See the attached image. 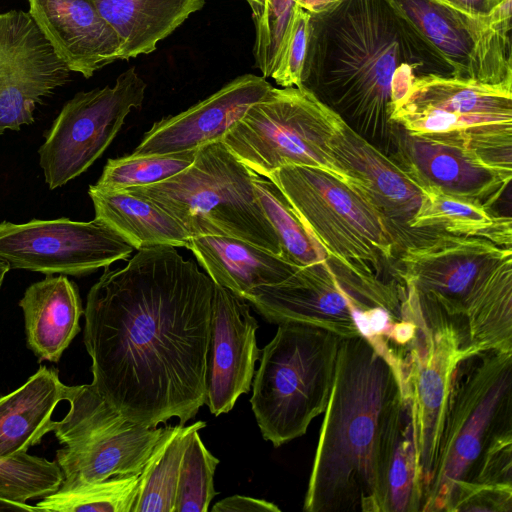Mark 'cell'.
<instances>
[{
    "label": "cell",
    "mask_w": 512,
    "mask_h": 512,
    "mask_svg": "<svg viewBox=\"0 0 512 512\" xmlns=\"http://www.w3.org/2000/svg\"><path fill=\"white\" fill-rule=\"evenodd\" d=\"M137 251L87 294L91 385L137 424L184 425L206 401L214 282L175 247Z\"/></svg>",
    "instance_id": "cell-1"
},
{
    "label": "cell",
    "mask_w": 512,
    "mask_h": 512,
    "mask_svg": "<svg viewBox=\"0 0 512 512\" xmlns=\"http://www.w3.org/2000/svg\"><path fill=\"white\" fill-rule=\"evenodd\" d=\"M425 75L454 69L394 0H343L311 15L301 87L387 156L400 129L390 106Z\"/></svg>",
    "instance_id": "cell-2"
},
{
    "label": "cell",
    "mask_w": 512,
    "mask_h": 512,
    "mask_svg": "<svg viewBox=\"0 0 512 512\" xmlns=\"http://www.w3.org/2000/svg\"><path fill=\"white\" fill-rule=\"evenodd\" d=\"M401 375L367 339L342 338L306 512H383L382 457Z\"/></svg>",
    "instance_id": "cell-3"
},
{
    "label": "cell",
    "mask_w": 512,
    "mask_h": 512,
    "mask_svg": "<svg viewBox=\"0 0 512 512\" xmlns=\"http://www.w3.org/2000/svg\"><path fill=\"white\" fill-rule=\"evenodd\" d=\"M273 181L327 254L371 283L390 271L404 243L386 218L356 187L315 167L287 165ZM399 281V280H398Z\"/></svg>",
    "instance_id": "cell-4"
},
{
    "label": "cell",
    "mask_w": 512,
    "mask_h": 512,
    "mask_svg": "<svg viewBox=\"0 0 512 512\" xmlns=\"http://www.w3.org/2000/svg\"><path fill=\"white\" fill-rule=\"evenodd\" d=\"M254 175L220 140L199 147L193 163L175 176L124 190L153 201L190 237L228 236L280 255L278 237L254 189Z\"/></svg>",
    "instance_id": "cell-5"
},
{
    "label": "cell",
    "mask_w": 512,
    "mask_h": 512,
    "mask_svg": "<svg viewBox=\"0 0 512 512\" xmlns=\"http://www.w3.org/2000/svg\"><path fill=\"white\" fill-rule=\"evenodd\" d=\"M341 339L321 327L281 323L263 348L250 403L263 438L274 447L304 435L325 411Z\"/></svg>",
    "instance_id": "cell-6"
},
{
    "label": "cell",
    "mask_w": 512,
    "mask_h": 512,
    "mask_svg": "<svg viewBox=\"0 0 512 512\" xmlns=\"http://www.w3.org/2000/svg\"><path fill=\"white\" fill-rule=\"evenodd\" d=\"M390 119L411 135L462 146L512 170V81L421 76L390 106Z\"/></svg>",
    "instance_id": "cell-7"
},
{
    "label": "cell",
    "mask_w": 512,
    "mask_h": 512,
    "mask_svg": "<svg viewBox=\"0 0 512 512\" xmlns=\"http://www.w3.org/2000/svg\"><path fill=\"white\" fill-rule=\"evenodd\" d=\"M512 352L462 359L451 379L434 477L424 512L445 511L454 484L469 480L490 438L512 425Z\"/></svg>",
    "instance_id": "cell-8"
},
{
    "label": "cell",
    "mask_w": 512,
    "mask_h": 512,
    "mask_svg": "<svg viewBox=\"0 0 512 512\" xmlns=\"http://www.w3.org/2000/svg\"><path fill=\"white\" fill-rule=\"evenodd\" d=\"M343 122L306 88L272 86L228 129L222 142L263 177L298 165L322 169L351 184L330 145Z\"/></svg>",
    "instance_id": "cell-9"
},
{
    "label": "cell",
    "mask_w": 512,
    "mask_h": 512,
    "mask_svg": "<svg viewBox=\"0 0 512 512\" xmlns=\"http://www.w3.org/2000/svg\"><path fill=\"white\" fill-rule=\"evenodd\" d=\"M69 409L52 432L63 448L56 462L63 482H95L139 475L173 426L146 427L107 403L91 384L68 386Z\"/></svg>",
    "instance_id": "cell-10"
},
{
    "label": "cell",
    "mask_w": 512,
    "mask_h": 512,
    "mask_svg": "<svg viewBox=\"0 0 512 512\" xmlns=\"http://www.w3.org/2000/svg\"><path fill=\"white\" fill-rule=\"evenodd\" d=\"M146 88L131 67L113 86L78 92L63 106L38 150L49 189L75 179L104 153L131 110L142 106Z\"/></svg>",
    "instance_id": "cell-11"
},
{
    "label": "cell",
    "mask_w": 512,
    "mask_h": 512,
    "mask_svg": "<svg viewBox=\"0 0 512 512\" xmlns=\"http://www.w3.org/2000/svg\"><path fill=\"white\" fill-rule=\"evenodd\" d=\"M511 254V248L482 238L434 233L406 245L397 257L395 271L398 280L416 294L422 315L453 321L466 349L468 298L480 278Z\"/></svg>",
    "instance_id": "cell-12"
},
{
    "label": "cell",
    "mask_w": 512,
    "mask_h": 512,
    "mask_svg": "<svg viewBox=\"0 0 512 512\" xmlns=\"http://www.w3.org/2000/svg\"><path fill=\"white\" fill-rule=\"evenodd\" d=\"M136 250L99 219H32L0 223V259L10 269L83 276L126 260Z\"/></svg>",
    "instance_id": "cell-13"
},
{
    "label": "cell",
    "mask_w": 512,
    "mask_h": 512,
    "mask_svg": "<svg viewBox=\"0 0 512 512\" xmlns=\"http://www.w3.org/2000/svg\"><path fill=\"white\" fill-rule=\"evenodd\" d=\"M394 1L450 62L454 76L488 84L512 81V0L479 15L434 0Z\"/></svg>",
    "instance_id": "cell-14"
},
{
    "label": "cell",
    "mask_w": 512,
    "mask_h": 512,
    "mask_svg": "<svg viewBox=\"0 0 512 512\" xmlns=\"http://www.w3.org/2000/svg\"><path fill=\"white\" fill-rule=\"evenodd\" d=\"M426 324L401 366L402 389L412 401L424 500L435 473L452 375L471 356L454 322L440 318Z\"/></svg>",
    "instance_id": "cell-15"
},
{
    "label": "cell",
    "mask_w": 512,
    "mask_h": 512,
    "mask_svg": "<svg viewBox=\"0 0 512 512\" xmlns=\"http://www.w3.org/2000/svg\"><path fill=\"white\" fill-rule=\"evenodd\" d=\"M70 72L28 12L0 13V135L32 124L36 105Z\"/></svg>",
    "instance_id": "cell-16"
},
{
    "label": "cell",
    "mask_w": 512,
    "mask_h": 512,
    "mask_svg": "<svg viewBox=\"0 0 512 512\" xmlns=\"http://www.w3.org/2000/svg\"><path fill=\"white\" fill-rule=\"evenodd\" d=\"M257 329L245 300L214 283L205 404L215 416L229 412L250 391L260 357Z\"/></svg>",
    "instance_id": "cell-17"
},
{
    "label": "cell",
    "mask_w": 512,
    "mask_h": 512,
    "mask_svg": "<svg viewBox=\"0 0 512 512\" xmlns=\"http://www.w3.org/2000/svg\"><path fill=\"white\" fill-rule=\"evenodd\" d=\"M421 187L491 206L512 179V170L499 167L462 146L411 135L399 129L391 156Z\"/></svg>",
    "instance_id": "cell-18"
},
{
    "label": "cell",
    "mask_w": 512,
    "mask_h": 512,
    "mask_svg": "<svg viewBox=\"0 0 512 512\" xmlns=\"http://www.w3.org/2000/svg\"><path fill=\"white\" fill-rule=\"evenodd\" d=\"M339 167L386 218L404 247L426 236L409 223L423 199L421 187L390 156L342 123L331 142Z\"/></svg>",
    "instance_id": "cell-19"
},
{
    "label": "cell",
    "mask_w": 512,
    "mask_h": 512,
    "mask_svg": "<svg viewBox=\"0 0 512 512\" xmlns=\"http://www.w3.org/2000/svg\"><path fill=\"white\" fill-rule=\"evenodd\" d=\"M271 87L263 76L241 75L187 110L155 122L133 153H178L220 141Z\"/></svg>",
    "instance_id": "cell-20"
},
{
    "label": "cell",
    "mask_w": 512,
    "mask_h": 512,
    "mask_svg": "<svg viewBox=\"0 0 512 512\" xmlns=\"http://www.w3.org/2000/svg\"><path fill=\"white\" fill-rule=\"evenodd\" d=\"M29 14L68 69L90 78L121 59V42L94 0H28Z\"/></svg>",
    "instance_id": "cell-21"
},
{
    "label": "cell",
    "mask_w": 512,
    "mask_h": 512,
    "mask_svg": "<svg viewBox=\"0 0 512 512\" xmlns=\"http://www.w3.org/2000/svg\"><path fill=\"white\" fill-rule=\"evenodd\" d=\"M28 348L39 362H59L80 332L84 315L79 289L66 275H46L32 283L19 301Z\"/></svg>",
    "instance_id": "cell-22"
},
{
    "label": "cell",
    "mask_w": 512,
    "mask_h": 512,
    "mask_svg": "<svg viewBox=\"0 0 512 512\" xmlns=\"http://www.w3.org/2000/svg\"><path fill=\"white\" fill-rule=\"evenodd\" d=\"M186 248L214 283L242 299L253 288L277 284L300 267L279 254L228 236L191 237Z\"/></svg>",
    "instance_id": "cell-23"
},
{
    "label": "cell",
    "mask_w": 512,
    "mask_h": 512,
    "mask_svg": "<svg viewBox=\"0 0 512 512\" xmlns=\"http://www.w3.org/2000/svg\"><path fill=\"white\" fill-rule=\"evenodd\" d=\"M67 387L56 368L42 365L19 388L0 396V458L27 452L53 431L52 414Z\"/></svg>",
    "instance_id": "cell-24"
},
{
    "label": "cell",
    "mask_w": 512,
    "mask_h": 512,
    "mask_svg": "<svg viewBox=\"0 0 512 512\" xmlns=\"http://www.w3.org/2000/svg\"><path fill=\"white\" fill-rule=\"evenodd\" d=\"M121 42V60L153 52L205 0H94Z\"/></svg>",
    "instance_id": "cell-25"
},
{
    "label": "cell",
    "mask_w": 512,
    "mask_h": 512,
    "mask_svg": "<svg viewBox=\"0 0 512 512\" xmlns=\"http://www.w3.org/2000/svg\"><path fill=\"white\" fill-rule=\"evenodd\" d=\"M95 218L106 223L136 250L155 246L187 247L190 235L168 212L153 201L126 190L90 185Z\"/></svg>",
    "instance_id": "cell-26"
},
{
    "label": "cell",
    "mask_w": 512,
    "mask_h": 512,
    "mask_svg": "<svg viewBox=\"0 0 512 512\" xmlns=\"http://www.w3.org/2000/svg\"><path fill=\"white\" fill-rule=\"evenodd\" d=\"M381 474L383 512L421 511L424 493L412 401L403 389L389 422Z\"/></svg>",
    "instance_id": "cell-27"
},
{
    "label": "cell",
    "mask_w": 512,
    "mask_h": 512,
    "mask_svg": "<svg viewBox=\"0 0 512 512\" xmlns=\"http://www.w3.org/2000/svg\"><path fill=\"white\" fill-rule=\"evenodd\" d=\"M464 324L469 355L512 352V254L480 278L468 298Z\"/></svg>",
    "instance_id": "cell-28"
},
{
    "label": "cell",
    "mask_w": 512,
    "mask_h": 512,
    "mask_svg": "<svg viewBox=\"0 0 512 512\" xmlns=\"http://www.w3.org/2000/svg\"><path fill=\"white\" fill-rule=\"evenodd\" d=\"M423 199L409 227L424 236L447 233L488 240L511 248L512 220L491 208L446 195L431 188H421Z\"/></svg>",
    "instance_id": "cell-29"
},
{
    "label": "cell",
    "mask_w": 512,
    "mask_h": 512,
    "mask_svg": "<svg viewBox=\"0 0 512 512\" xmlns=\"http://www.w3.org/2000/svg\"><path fill=\"white\" fill-rule=\"evenodd\" d=\"M205 426L204 421L188 426L178 424L160 440L139 474L138 493L131 512H174L184 451L191 433Z\"/></svg>",
    "instance_id": "cell-30"
},
{
    "label": "cell",
    "mask_w": 512,
    "mask_h": 512,
    "mask_svg": "<svg viewBox=\"0 0 512 512\" xmlns=\"http://www.w3.org/2000/svg\"><path fill=\"white\" fill-rule=\"evenodd\" d=\"M253 185L283 258L298 266L339 263L327 254L273 181L255 173Z\"/></svg>",
    "instance_id": "cell-31"
},
{
    "label": "cell",
    "mask_w": 512,
    "mask_h": 512,
    "mask_svg": "<svg viewBox=\"0 0 512 512\" xmlns=\"http://www.w3.org/2000/svg\"><path fill=\"white\" fill-rule=\"evenodd\" d=\"M139 475L114 476L95 482H63L36 507L39 512H131Z\"/></svg>",
    "instance_id": "cell-32"
},
{
    "label": "cell",
    "mask_w": 512,
    "mask_h": 512,
    "mask_svg": "<svg viewBox=\"0 0 512 512\" xmlns=\"http://www.w3.org/2000/svg\"><path fill=\"white\" fill-rule=\"evenodd\" d=\"M196 150L170 154H130L108 159L95 184L106 190H124L165 181L190 166Z\"/></svg>",
    "instance_id": "cell-33"
},
{
    "label": "cell",
    "mask_w": 512,
    "mask_h": 512,
    "mask_svg": "<svg viewBox=\"0 0 512 512\" xmlns=\"http://www.w3.org/2000/svg\"><path fill=\"white\" fill-rule=\"evenodd\" d=\"M63 481L56 461L29 455L27 452L0 458V496L27 502L55 492Z\"/></svg>",
    "instance_id": "cell-34"
},
{
    "label": "cell",
    "mask_w": 512,
    "mask_h": 512,
    "mask_svg": "<svg viewBox=\"0 0 512 512\" xmlns=\"http://www.w3.org/2000/svg\"><path fill=\"white\" fill-rule=\"evenodd\" d=\"M194 430L183 454L178 477L174 512H207L217 495L214 473L219 460Z\"/></svg>",
    "instance_id": "cell-35"
},
{
    "label": "cell",
    "mask_w": 512,
    "mask_h": 512,
    "mask_svg": "<svg viewBox=\"0 0 512 512\" xmlns=\"http://www.w3.org/2000/svg\"><path fill=\"white\" fill-rule=\"evenodd\" d=\"M311 32V14L295 5L270 77L281 87H301Z\"/></svg>",
    "instance_id": "cell-36"
},
{
    "label": "cell",
    "mask_w": 512,
    "mask_h": 512,
    "mask_svg": "<svg viewBox=\"0 0 512 512\" xmlns=\"http://www.w3.org/2000/svg\"><path fill=\"white\" fill-rule=\"evenodd\" d=\"M295 5V0H266L264 6L252 14L255 25L253 54L256 67L264 78L271 75Z\"/></svg>",
    "instance_id": "cell-37"
},
{
    "label": "cell",
    "mask_w": 512,
    "mask_h": 512,
    "mask_svg": "<svg viewBox=\"0 0 512 512\" xmlns=\"http://www.w3.org/2000/svg\"><path fill=\"white\" fill-rule=\"evenodd\" d=\"M446 512H511L512 485L457 481Z\"/></svg>",
    "instance_id": "cell-38"
},
{
    "label": "cell",
    "mask_w": 512,
    "mask_h": 512,
    "mask_svg": "<svg viewBox=\"0 0 512 512\" xmlns=\"http://www.w3.org/2000/svg\"><path fill=\"white\" fill-rule=\"evenodd\" d=\"M469 480L512 485V425L500 429L490 438Z\"/></svg>",
    "instance_id": "cell-39"
},
{
    "label": "cell",
    "mask_w": 512,
    "mask_h": 512,
    "mask_svg": "<svg viewBox=\"0 0 512 512\" xmlns=\"http://www.w3.org/2000/svg\"><path fill=\"white\" fill-rule=\"evenodd\" d=\"M213 512H279L273 503L249 496L233 495L222 499L212 507Z\"/></svg>",
    "instance_id": "cell-40"
},
{
    "label": "cell",
    "mask_w": 512,
    "mask_h": 512,
    "mask_svg": "<svg viewBox=\"0 0 512 512\" xmlns=\"http://www.w3.org/2000/svg\"><path fill=\"white\" fill-rule=\"evenodd\" d=\"M450 8L464 13L479 15L489 13L491 8L489 0H434Z\"/></svg>",
    "instance_id": "cell-41"
},
{
    "label": "cell",
    "mask_w": 512,
    "mask_h": 512,
    "mask_svg": "<svg viewBox=\"0 0 512 512\" xmlns=\"http://www.w3.org/2000/svg\"><path fill=\"white\" fill-rule=\"evenodd\" d=\"M343 0H295V4L311 15L323 14L337 7Z\"/></svg>",
    "instance_id": "cell-42"
},
{
    "label": "cell",
    "mask_w": 512,
    "mask_h": 512,
    "mask_svg": "<svg viewBox=\"0 0 512 512\" xmlns=\"http://www.w3.org/2000/svg\"><path fill=\"white\" fill-rule=\"evenodd\" d=\"M1 511H29L39 512L36 506H31L26 502H19L0 496V512Z\"/></svg>",
    "instance_id": "cell-43"
},
{
    "label": "cell",
    "mask_w": 512,
    "mask_h": 512,
    "mask_svg": "<svg viewBox=\"0 0 512 512\" xmlns=\"http://www.w3.org/2000/svg\"><path fill=\"white\" fill-rule=\"evenodd\" d=\"M251 8L252 14L258 12L265 4L266 0H246Z\"/></svg>",
    "instance_id": "cell-44"
},
{
    "label": "cell",
    "mask_w": 512,
    "mask_h": 512,
    "mask_svg": "<svg viewBox=\"0 0 512 512\" xmlns=\"http://www.w3.org/2000/svg\"><path fill=\"white\" fill-rule=\"evenodd\" d=\"M10 270V266L3 260L0 259V288L2 286L5 275Z\"/></svg>",
    "instance_id": "cell-45"
},
{
    "label": "cell",
    "mask_w": 512,
    "mask_h": 512,
    "mask_svg": "<svg viewBox=\"0 0 512 512\" xmlns=\"http://www.w3.org/2000/svg\"><path fill=\"white\" fill-rule=\"evenodd\" d=\"M503 1H505V0H489V3H490L491 8H494L495 6H497L498 4H500Z\"/></svg>",
    "instance_id": "cell-46"
}]
</instances>
